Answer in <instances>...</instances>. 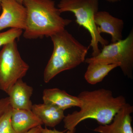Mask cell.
I'll return each instance as SVG.
<instances>
[{"label": "cell", "instance_id": "cell-12", "mask_svg": "<svg viewBox=\"0 0 133 133\" xmlns=\"http://www.w3.org/2000/svg\"><path fill=\"white\" fill-rule=\"evenodd\" d=\"M31 111L45 127L54 128L63 120L64 111L51 104L44 103L33 105Z\"/></svg>", "mask_w": 133, "mask_h": 133}, {"label": "cell", "instance_id": "cell-14", "mask_svg": "<svg viewBox=\"0 0 133 133\" xmlns=\"http://www.w3.org/2000/svg\"><path fill=\"white\" fill-rule=\"evenodd\" d=\"M118 64H105L100 63L88 64L84 75L86 81L91 85L96 84L103 81L112 70L117 67Z\"/></svg>", "mask_w": 133, "mask_h": 133}, {"label": "cell", "instance_id": "cell-13", "mask_svg": "<svg viewBox=\"0 0 133 133\" xmlns=\"http://www.w3.org/2000/svg\"><path fill=\"white\" fill-rule=\"evenodd\" d=\"M11 121L16 133H26L43 123L31 110L13 109Z\"/></svg>", "mask_w": 133, "mask_h": 133}, {"label": "cell", "instance_id": "cell-2", "mask_svg": "<svg viewBox=\"0 0 133 133\" xmlns=\"http://www.w3.org/2000/svg\"><path fill=\"white\" fill-rule=\"evenodd\" d=\"M27 13L23 36L28 39L43 38L65 29L71 20L61 16L53 0H24Z\"/></svg>", "mask_w": 133, "mask_h": 133}, {"label": "cell", "instance_id": "cell-22", "mask_svg": "<svg viewBox=\"0 0 133 133\" xmlns=\"http://www.w3.org/2000/svg\"><path fill=\"white\" fill-rule=\"evenodd\" d=\"M2 0H0V11L1 10V1Z\"/></svg>", "mask_w": 133, "mask_h": 133}, {"label": "cell", "instance_id": "cell-6", "mask_svg": "<svg viewBox=\"0 0 133 133\" xmlns=\"http://www.w3.org/2000/svg\"><path fill=\"white\" fill-rule=\"evenodd\" d=\"M29 68L21 57L16 41L3 45L0 51V90L6 93L25 76Z\"/></svg>", "mask_w": 133, "mask_h": 133}, {"label": "cell", "instance_id": "cell-10", "mask_svg": "<svg viewBox=\"0 0 133 133\" xmlns=\"http://www.w3.org/2000/svg\"><path fill=\"white\" fill-rule=\"evenodd\" d=\"M33 89L22 79H19L7 92L10 105L13 109L31 110L33 104L31 97Z\"/></svg>", "mask_w": 133, "mask_h": 133}, {"label": "cell", "instance_id": "cell-15", "mask_svg": "<svg viewBox=\"0 0 133 133\" xmlns=\"http://www.w3.org/2000/svg\"><path fill=\"white\" fill-rule=\"evenodd\" d=\"M13 109L10 105L0 118V133H16L13 128L11 121Z\"/></svg>", "mask_w": 133, "mask_h": 133}, {"label": "cell", "instance_id": "cell-4", "mask_svg": "<svg viewBox=\"0 0 133 133\" xmlns=\"http://www.w3.org/2000/svg\"><path fill=\"white\" fill-rule=\"evenodd\" d=\"M99 0H60L57 6L61 14L65 12L73 13L76 23L90 33V46L92 50V57L97 56L100 52L99 43L102 46L108 44V41L98 32L94 21L95 14L99 11Z\"/></svg>", "mask_w": 133, "mask_h": 133}, {"label": "cell", "instance_id": "cell-18", "mask_svg": "<svg viewBox=\"0 0 133 133\" xmlns=\"http://www.w3.org/2000/svg\"><path fill=\"white\" fill-rule=\"evenodd\" d=\"M76 132V129L73 130H66L65 131H61L57 130L54 128L53 129H48L47 127L44 128L42 129L41 133H75Z\"/></svg>", "mask_w": 133, "mask_h": 133}, {"label": "cell", "instance_id": "cell-7", "mask_svg": "<svg viewBox=\"0 0 133 133\" xmlns=\"http://www.w3.org/2000/svg\"><path fill=\"white\" fill-rule=\"evenodd\" d=\"M0 16V31L8 28L24 30L26 24V8L15 0H2Z\"/></svg>", "mask_w": 133, "mask_h": 133}, {"label": "cell", "instance_id": "cell-1", "mask_svg": "<svg viewBox=\"0 0 133 133\" xmlns=\"http://www.w3.org/2000/svg\"><path fill=\"white\" fill-rule=\"evenodd\" d=\"M77 97L81 102L80 109L68 114L63 120L66 130H74L79 123L88 119L95 120L99 125L110 124L127 103L124 96L114 97L111 91L105 88L83 91Z\"/></svg>", "mask_w": 133, "mask_h": 133}, {"label": "cell", "instance_id": "cell-9", "mask_svg": "<svg viewBox=\"0 0 133 133\" xmlns=\"http://www.w3.org/2000/svg\"><path fill=\"white\" fill-rule=\"evenodd\" d=\"M94 21L100 34L106 33L111 35V43L123 39L124 23L122 19L112 16L107 11H98L95 14Z\"/></svg>", "mask_w": 133, "mask_h": 133}, {"label": "cell", "instance_id": "cell-8", "mask_svg": "<svg viewBox=\"0 0 133 133\" xmlns=\"http://www.w3.org/2000/svg\"><path fill=\"white\" fill-rule=\"evenodd\" d=\"M133 107L126 103L115 115L111 123L99 125L93 130L99 133H133L132 126Z\"/></svg>", "mask_w": 133, "mask_h": 133}, {"label": "cell", "instance_id": "cell-19", "mask_svg": "<svg viewBox=\"0 0 133 133\" xmlns=\"http://www.w3.org/2000/svg\"><path fill=\"white\" fill-rule=\"evenodd\" d=\"M42 128V126H38L32 129L26 133H41Z\"/></svg>", "mask_w": 133, "mask_h": 133}, {"label": "cell", "instance_id": "cell-3", "mask_svg": "<svg viewBox=\"0 0 133 133\" xmlns=\"http://www.w3.org/2000/svg\"><path fill=\"white\" fill-rule=\"evenodd\" d=\"M50 37L53 50L44 72V81L46 83L62 72L74 69L84 62L89 48L65 29Z\"/></svg>", "mask_w": 133, "mask_h": 133}, {"label": "cell", "instance_id": "cell-11", "mask_svg": "<svg viewBox=\"0 0 133 133\" xmlns=\"http://www.w3.org/2000/svg\"><path fill=\"white\" fill-rule=\"evenodd\" d=\"M44 103L55 105L65 111L73 107L79 108L81 102L78 97L69 94L59 88H47L43 91Z\"/></svg>", "mask_w": 133, "mask_h": 133}, {"label": "cell", "instance_id": "cell-21", "mask_svg": "<svg viewBox=\"0 0 133 133\" xmlns=\"http://www.w3.org/2000/svg\"><path fill=\"white\" fill-rule=\"evenodd\" d=\"M15 1L21 4H23V1H24V0H15Z\"/></svg>", "mask_w": 133, "mask_h": 133}, {"label": "cell", "instance_id": "cell-17", "mask_svg": "<svg viewBox=\"0 0 133 133\" xmlns=\"http://www.w3.org/2000/svg\"><path fill=\"white\" fill-rule=\"evenodd\" d=\"M9 98H2L0 99V118L10 105Z\"/></svg>", "mask_w": 133, "mask_h": 133}, {"label": "cell", "instance_id": "cell-20", "mask_svg": "<svg viewBox=\"0 0 133 133\" xmlns=\"http://www.w3.org/2000/svg\"><path fill=\"white\" fill-rule=\"evenodd\" d=\"M108 2L109 3H116L119 2L121 1V0H105Z\"/></svg>", "mask_w": 133, "mask_h": 133}, {"label": "cell", "instance_id": "cell-5", "mask_svg": "<svg viewBox=\"0 0 133 133\" xmlns=\"http://www.w3.org/2000/svg\"><path fill=\"white\" fill-rule=\"evenodd\" d=\"M87 64L100 63L119 65L123 74L129 78L133 77V30L125 39L103 46L98 56L85 58Z\"/></svg>", "mask_w": 133, "mask_h": 133}, {"label": "cell", "instance_id": "cell-16", "mask_svg": "<svg viewBox=\"0 0 133 133\" xmlns=\"http://www.w3.org/2000/svg\"><path fill=\"white\" fill-rule=\"evenodd\" d=\"M22 33V30L17 29H11L5 32L0 33V47L16 41L21 37Z\"/></svg>", "mask_w": 133, "mask_h": 133}]
</instances>
